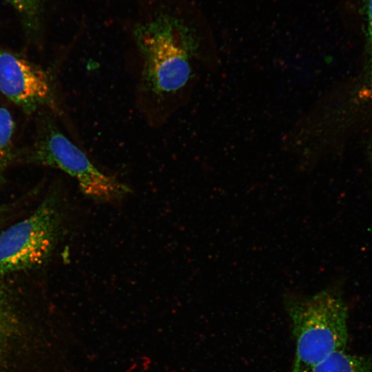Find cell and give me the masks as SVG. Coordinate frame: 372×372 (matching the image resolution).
Segmentation results:
<instances>
[{
  "mask_svg": "<svg viewBox=\"0 0 372 372\" xmlns=\"http://www.w3.org/2000/svg\"><path fill=\"white\" fill-rule=\"evenodd\" d=\"M311 372H372V353L355 355L341 350L331 353Z\"/></svg>",
  "mask_w": 372,
  "mask_h": 372,
  "instance_id": "6",
  "label": "cell"
},
{
  "mask_svg": "<svg viewBox=\"0 0 372 372\" xmlns=\"http://www.w3.org/2000/svg\"><path fill=\"white\" fill-rule=\"evenodd\" d=\"M285 302L296 342L290 372H311L331 353L346 349L348 309L336 288L310 296L287 297Z\"/></svg>",
  "mask_w": 372,
  "mask_h": 372,
  "instance_id": "2",
  "label": "cell"
},
{
  "mask_svg": "<svg viewBox=\"0 0 372 372\" xmlns=\"http://www.w3.org/2000/svg\"><path fill=\"white\" fill-rule=\"evenodd\" d=\"M10 3L30 26H34L39 19L41 0H4Z\"/></svg>",
  "mask_w": 372,
  "mask_h": 372,
  "instance_id": "8",
  "label": "cell"
},
{
  "mask_svg": "<svg viewBox=\"0 0 372 372\" xmlns=\"http://www.w3.org/2000/svg\"><path fill=\"white\" fill-rule=\"evenodd\" d=\"M59 226L50 201L0 234V273L27 269L44 262L52 252Z\"/></svg>",
  "mask_w": 372,
  "mask_h": 372,
  "instance_id": "3",
  "label": "cell"
},
{
  "mask_svg": "<svg viewBox=\"0 0 372 372\" xmlns=\"http://www.w3.org/2000/svg\"><path fill=\"white\" fill-rule=\"evenodd\" d=\"M36 152L41 161L74 178L82 192L94 200L114 201L131 192L127 185L102 172L55 126L48 130Z\"/></svg>",
  "mask_w": 372,
  "mask_h": 372,
  "instance_id": "4",
  "label": "cell"
},
{
  "mask_svg": "<svg viewBox=\"0 0 372 372\" xmlns=\"http://www.w3.org/2000/svg\"><path fill=\"white\" fill-rule=\"evenodd\" d=\"M14 122L9 111L0 107V162L5 158L11 143Z\"/></svg>",
  "mask_w": 372,
  "mask_h": 372,
  "instance_id": "9",
  "label": "cell"
},
{
  "mask_svg": "<svg viewBox=\"0 0 372 372\" xmlns=\"http://www.w3.org/2000/svg\"><path fill=\"white\" fill-rule=\"evenodd\" d=\"M371 165H372V161H371ZM371 167H372V165H371Z\"/></svg>",
  "mask_w": 372,
  "mask_h": 372,
  "instance_id": "11",
  "label": "cell"
},
{
  "mask_svg": "<svg viewBox=\"0 0 372 372\" xmlns=\"http://www.w3.org/2000/svg\"><path fill=\"white\" fill-rule=\"evenodd\" d=\"M8 320L6 299L3 290L0 288V344L2 341Z\"/></svg>",
  "mask_w": 372,
  "mask_h": 372,
  "instance_id": "10",
  "label": "cell"
},
{
  "mask_svg": "<svg viewBox=\"0 0 372 372\" xmlns=\"http://www.w3.org/2000/svg\"><path fill=\"white\" fill-rule=\"evenodd\" d=\"M137 41L142 61L136 91L138 108L149 125L160 127L189 101L198 81L194 61L216 71L220 59L181 30H143Z\"/></svg>",
  "mask_w": 372,
  "mask_h": 372,
  "instance_id": "1",
  "label": "cell"
},
{
  "mask_svg": "<svg viewBox=\"0 0 372 372\" xmlns=\"http://www.w3.org/2000/svg\"><path fill=\"white\" fill-rule=\"evenodd\" d=\"M0 91L26 111L44 104L51 92L43 71L6 52H0Z\"/></svg>",
  "mask_w": 372,
  "mask_h": 372,
  "instance_id": "5",
  "label": "cell"
},
{
  "mask_svg": "<svg viewBox=\"0 0 372 372\" xmlns=\"http://www.w3.org/2000/svg\"><path fill=\"white\" fill-rule=\"evenodd\" d=\"M364 3L368 56L359 88L364 95L372 99V0H364Z\"/></svg>",
  "mask_w": 372,
  "mask_h": 372,
  "instance_id": "7",
  "label": "cell"
}]
</instances>
